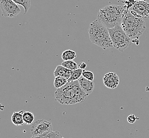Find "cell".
I'll list each match as a JSON object with an SVG mask.
<instances>
[{"mask_svg": "<svg viewBox=\"0 0 149 138\" xmlns=\"http://www.w3.org/2000/svg\"><path fill=\"white\" fill-rule=\"evenodd\" d=\"M55 99L62 105H74L83 103L89 95L81 89L78 81L68 82L55 92Z\"/></svg>", "mask_w": 149, "mask_h": 138, "instance_id": "obj_1", "label": "cell"}, {"mask_svg": "<svg viewBox=\"0 0 149 138\" xmlns=\"http://www.w3.org/2000/svg\"><path fill=\"white\" fill-rule=\"evenodd\" d=\"M128 10L126 6L109 5L100 9L97 16V20L107 28H112L120 25Z\"/></svg>", "mask_w": 149, "mask_h": 138, "instance_id": "obj_2", "label": "cell"}, {"mask_svg": "<svg viewBox=\"0 0 149 138\" xmlns=\"http://www.w3.org/2000/svg\"><path fill=\"white\" fill-rule=\"evenodd\" d=\"M120 26L132 40L139 39L146 29V24L143 18L130 10L126 12Z\"/></svg>", "mask_w": 149, "mask_h": 138, "instance_id": "obj_3", "label": "cell"}, {"mask_svg": "<svg viewBox=\"0 0 149 138\" xmlns=\"http://www.w3.org/2000/svg\"><path fill=\"white\" fill-rule=\"evenodd\" d=\"M89 39L92 43L104 49L114 47L109 29L97 20L91 23L88 28Z\"/></svg>", "mask_w": 149, "mask_h": 138, "instance_id": "obj_4", "label": "cell"}, {"mask_svg": "<svg viewBox=\"0 0 149 138\" xmlns=\"http://www.w3.org/2000/svg\"><path fill=\"white\" fill-rule=\"evenodd\" d=\"M109 31L114 47L119 51L123 52L131 45V39L126 34L120 25L109 28Z\"/></svg>", "mask_w": 149, "mask_h": 138, "instance_id": "obj_5", "label": "cell"}, {"mask_svg": "<svg viewBox=\"0 0 149 138\" xmlns=\"http://www.w3.org/2000/svg\"><path fill=\"white\" fill-rule=\"evenodd\" d=\"M0 7L2 15L6 17H15L21 11L19 6L12 0H0Z\"/></svg>", "mask_w": 149, "mask_h": 138, "instance_id": "obj_6", "label": "cell"}, {"mask_svg": "<svg viewBox=\"0 0 149 138\" xmlns=\"http://www.w3.org/2000/svg\"><path fill=\"white\" fill-rule=\"evenodd\" d=\"M32 136L42 135L53 131V127L50 122L44 119L35 121L30 129Z\"/></svg>", "mask_w": 149, "mask_h": 138, "instance_id": "obj_7", "label": "cell"}, {"mask_svg": "<svg viewBox=\"0 0 149 138\" xmlns=\"http://www.w3.org/2000/svg\"><path fill=\"white\" fill-rule=\"evenodd\" d=\"M129 10L135 12L142 18H149V3L146 1H137Z\"/></svg>", "mask_w": 149, "mask_h": 138, "instance_id": "obj_8", "label": "cell"}, {"mask_svg": "<svg viewBox=\"0 0 149 138\" xmlns=\"http://www.w3.org/2000/svg\"><path fill=\"white\" fill-rule=\"evenodd\" d=\"M103 83L108 88L114 89L117 88L120 83V79L114 72H109L103 77Z\"/></svg>", "mask_w": 149, "mask_h": 138, "instance_id": "obj_9", "label": "cell"}, {"mask_svg": "<svg viewBox=\"0 0 149 138\" xmlns=\"http://www.w3.org/2000/svg\"><path fill=\"white\" fill-rule=\"evenodd\" d=\"M78 81L79 82L81 89L84 92L89 95L92 94L94 89L95 84L94 81L88 80L83 76H81Z\"/></svg>", "mask_w": 149, "mask_h": 138, "instance_id": "obj_10", "label": "cell"}, {"mask_svg": "<svg viewBox=\"0 0 149 138\" xmlns=\"http://www.w3.org/2000/svg\"><path fill=\"white\" fill-rule=\"evenodd\" d=\"M73 73V71L66 68L65 67L61 65H58L55 69L54 72V75L55 77H63L66 78L67 79H69Z\"/></svg>", "mask_w": 149, "mask_h": 138, "instance_id": "obj_11", "label": "cell"}, {"mask_svg": "<svg viewBox=\"0 0 149 138\" xmlns=\"http://www.w3.org/2000/svg\"><path fill=\"white\" fill-rule=\"evenodd\" d=\"M24 112L23 111L20 112H15L12 115V122L16 126H21L25 124L23 120V114Z\"/></svg>", "mask_w": 149, "mask_h": 138, "instance_id": "obj_12", "label": "cell"}, {"mask_svg": "<svg viewBox=\"0 0 149 138\" xmlns=\"http://www.w3.org/2000/svg\"><path fill=\"white\" fill-rule=\"evenodd\" d=\"M77 57L76 52L73 50H66L62 53L61 58L63 61L73 60Z\"/></svg>", "mask_w": 149, "mask_h": 138, "instance_id": "obj_13", "label": "cell"}, {"mask_svg": "<svg viewBox=\"0 0 149 138\" xmlns=\"http://www.w3.org/2000/svg\"><path fill=\"white\" fill-rule=\"evenodd\" d=\"M63 137L59 131H52L42 135L32 136L31 138H62Z\"/></svg>", "mask_w": 149, "mask_h": 138, "instance_id": "obj_14", "label": "cell"}, {"mask_svg": "<svg viewBox=\"0 0 149 138\" xmlns=\"http://www.w3.org/2000/svg\"><path fill=\"white\" fill-rule=\"evenodd\" d=\"M68 82V79H67L66 78L59 76L55 77L54 84L56 89H59L60 88H61L62 87L64 86Z\"/></svg>", "mask_w": 149, "mask_h": 138, "instance_id": "obj_15", "label": "cell"}, {"mask_svg": "<svg viewBox=\"0 0 149 138\" xmlns=\"http://www.w3.org/2000/svg\"><path fill=\"white\" fill-rule=\"evenodd\" d=\"M17 5L22 6L24 9V15L27 13L31 7V0H12Z\"/></svg>", "mask_w": 149, "mask_h": 138, "instance_id": "obj_16", "label": "cell"}, {"mask_svg": "<svg viewBox=\"0 0 149 138\" xmlns=\"http://www.w3.org/2000/svg\"><path fill=\"white\" fill-rule=\"evenodd\" d=\"M23 120L25 124L30 125L33 123L35 120V115L31 112H24L23 114Z\"/></svg>", "mask_w": 149, "mask_h": 138, "instance_id": "obj_17", "label": "cell"}, {"mask_svg": "<svg viewBox=\"0 0 149 138\" xmlns=\"http://www.w3.org/2000/svg\"><path fill=\"white\" fill-rule=\"evenodd\" d=\"M61 65L72 71H74L78 69L77 64L73 60L63 61Z\"/></svg>", "mask_w": 149, "mask_h": 138, "instance_id": "obj_18", "label": "cell"}, {"mask_svg": "<svg viewBox=\"0 0 149 138\" xmlns=\"http://www.w3.org/2000/svg\"><path fill=\"white\" fill-rule=\"evenodd\" d=\"M83 72V70L81 69H78L76 70L73 71L70 78L68 80V82H72L74 81H77L82 76V73Z\"/></svg>", "mask_w": 149, "mask_h": 138, "instance_id": "obj_19", "label": "cell"}, {"mask_svg": "<svg viewBox=\"0 0 149 138\" xmlns=\"http://www.w3.org/2000/svg\"><path fill=\"white\" fill-rule=\"evenodd\" d=\"M82 76L84 78L88 80L93 81L94 79V75L93 72L89 71H86L84 70L83 72L82 73Z\"/></svg>", "mask_w": 149, "mask_h": 138, "instance_id": "obj_20", "label": "cell"}, {"mask_svg": "<svg viewBox=\"0 0 149 138\" xmlns=\"http://www.w3.org/2000/svg\"><path fill=\"white\" fill-rule=\"evenodd\" d=\"M137 120V118L134 114L130 115L127 118V122L130 124L134 123Z\"/></svg>", "mask_w": 149, "mask_h": 138, "instance_id": "obj_21", "label": "cell"}, {"mask_svg": "<svg viewBox=\"0 0 149 138\" xmlns=\"http://www.w3.org/2000/svg\"><path fill=\"white\" fill-rule=\"evenodd\" d=\"M87 67V64L85 62H81L79 64V69H82V70H85Z\"/></svg>", "mask_w": 149, "mask_h": 138, "instance_id": "obj_22", "label": "cell"}, {"mask_svg": "<svg viewBox=\"0 0 149 138\" xmlns=\"http://www.w3.org/2000/svg\"><path fill=\"white\" fill-rule=\"evenodd\" d=\"M136 1H146V0H136Z\"/></svg>", "mask_w": 149, "mask_h": 138, "instance_id": "obj_23", "label": "cell"}, {"mask_svg": "<svg viewBox=\"0 0 149 138\" xmlns=\"http://www.w3.org/2000/svg\"></svg>", "mask_w": 149, "mask_h": 138, "instance_id": "obj_24", "label": "cell"}]
</instances>
